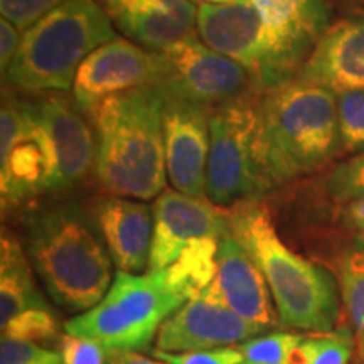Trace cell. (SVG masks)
Segmentation results:
<instances>
[{
    "instance_id": "1",
    "label": "cell",
    "mask_w": 364,
    "mask_h": 364,
    "mask_svg": "<svg viewBox=\"0 0 364 364\" xmlns=\"http://www.w3.org/2000/svg\"><path fill=\"white\" fill-rule=\"evenodd\" d=\"M162 110V91L142 86L112 95L90 112L95 176L108 194L150 201L166 191Z\"/></svg>"
},
{
    "instance_id": "2",
    "label": "cell",
    "mask_w": 364,
    "mask_h": 364,
    "mask_svg": "<svg viewBox=\"0 0 364 364\" xmlns=\"http://www.w3.org/2000/svg\"><path fill=\"white\" fill-rule=\"evenodd\" d=\"M24 248L49 297L68 312L90 311L110 289L112 257L93 218L78 204L31 213L24 223Z\"/></svg>"
},
{
    "instance_id": "3",
    "label": "cell",
    "mask_w": 364,
    "mask_h": 364,
    "mask_svg": "<svg viewBox=\"0 0 364 364\" xmlns=\"http://www.w3.org/2000/svg\"><path fill=\"white\" fill-rule=\"evenodd\" d=\"M260 150L273 191L329 166L343 150L338 95L304 81L260 93Z\"/></svg>"
},
{
    "instance_id": "4",
    "label": "cell",
    "mask_w": 364,
    "mask_h": 364,
    "mask_svg": "<svg viewBox=\"0 0 364 364\" xmlns=\"http://www.w3.org/2000/svg\"><path fill=\"white\" fill-rule=\"evenodd\" d=\"M230 213L231 233L260 267L280 324L309 332L334 331L341 314L334 277L287 247L260 199L235 204Z\"/></svg>"
},
{
    "instance_id": "5",
    "label": "cell",
    "mask_w": 364,
    "mask_h": 364,
    "mask_svg": "<svg viewBox=\"0 0 364 364\" xmlns=\"http://www.w3.org/2000/svg\"><path fill=\"white\" fill-rule=\"evenodd\" d=\"M115 38L98 0H68L22 33L4 80L31 93H65L73 90L81 63Z\"/></svg>"
},
{
    "instance_id": "6",
    "label": "cell",
    "mask_w": 364,
    "mask_h": 364,
    "mask_svg": "<svg viewBox=\"0 0 364 364\" xmlns=\"http://www.w3.org/2000/svg\"><path fill=\"white\" fill-rule=\"evenodd\" d=\"M189 299L169 268L117 272L107 295L93 309L70 318L65 331L98 341L113 351H144L164 322Z\"/></svg>"
},
{
    "instance_id": "7",
    "label": "cell",
    "mask_w": 364,
    "mask_h": 364,
    "mask_svg": "<svg viewBox=\"0 0 364 364\" xmlns=\"http://www.w3.org/2000/svg\"><path fill=\"white\" fill-rule=\"evenodd\" d=\"M258 97V91H250L209 115L206 198L216 206L231 208L270 193L260 150Z\"/></svg>"
},
{
    "instance_id": "8",
    "label": "cell",
    "mask_w": 364,
    "mask_h": 364,
    "mask_svg": "<svg viewBox=\"0 0 364 364\" xmlns=\"http://www.w3.org/2000/svg\"><path fill=\"white\" fill-rule=\"evenodd\" d=\"M258 22L262 71L255 91L282 88L300 70L331 27L327 0H250Z\"/></svg>"
},
{
    "instance_id": "9",
    "label": "cell",
    "mask_w": 364,
    "mask_h": 364,
    "mask_svg": "<svg viewBox=\"0 0 364 364\" xmlns=\"http://www.w3.org/2000/svg\"><path fill=\"white\" fill-rule=\"evenodd\" d=\"M58 193L56 154L31 102L6 97L0 113L2 208Z\"/></svg>"
},
{
    "instance_id": "10",
    "label": "cell",
    "mask_w": 364,
    "mask_h": 364,
    "mask_svg": "<svg viewBox=\"0 0 364 364\" xmlns=\"http://www.w3.org/2000/svg\"><path fill=\"white\" fill-rule=\"evenodd\" d=\"M157 54L162 68L157 88L162 93L188 98L213 110L255 91L247 70L209 48L198 33Z\"/></svg>"
},
{
    "instance_id": "11",
    "label": "cell",
    "mask_w": 364,
    "mask_h": 364,
    "mask_svg": "<svg viewBox=\"0 0 364 364\" xmlns=\"http://www.w3.org/2000/svg\"><path fill=\"white\" fill-rule=\"evenodd\" d=\"M152 211L154 231L147 272L164 270L196 241L221 240L231 228L230 208L216 206L209 199L176 189L164 191Z\"/></svg>"
},
{
    "instance_id": "12",
    "label": "cell",
    "mask_w": 364,
    "mask_h": 364,
    "mask_svg": "<svg viewBox=\"0 0 364 364\" xmlns=\"http://www.w3.org/2000/svg\"><path fill=\"white\" fill-rule=\"evenodd\" d=\"M164 95L162 129L166 171L172 188L194 198H206L209 157V115L204 105L177 95Z\"/></svg>"
},
{
    "instance_id": "13",
    "label": "cell",
    "mask_w": 364,
    "mask_h": 364,
    "mask_svg": "<svg viewBox=\"0 0 364 364\" xmlns=\"http://www.w3.org/2000/svg\"><path fill=\"white\" fill-rule=\"evenodd\" d=\"M161 58L130 39L115 38L95 49L81 63L73 85V98L90 115L97 105L112 95L157 86L161 80Z\"/></svg>"
},
{
    "instance_id": "14",
    "label": "cell",
    "mask_w": 364,
    "mask_h": 364,
    "mask_svg": "<svg viewBox=\"0 0 364 364\" xmlns=\"http://www.w3.org/2000/svg\"><path fill=\"white\" fill-rule=\"evenodd\" d=\"M263 332L231 311L206 287L164 322L157 332L156 348L166 353L209 351L241 344Z\"/></svg>"
},
{
    "instance_id": "15",
    "label": "cell",
    "mask_w": 364,
    "mask_h": 364,
    "mask_svg": "<svg viewBox=\"0 0 364 364\" xmlns=\"http://www.w3.org/2000/svg\"><path fill=\"white\" fill-rule=\"evenodd\" d=\"M31 107L56 154L58 191L80 184L97 159V136L86 113L65 93H48L31 102Z\"/></svg>"
},
{
    "instance_id": "16",
    "label": "cell",
    "mask_w": 364,
    "mask_h": 364,
    "mask_svg": "<svg viewBox=\"0 0 364 364\" xmlns=\"http://www.w3.org/2000/svg\"><path fill=\"white\" fill-rule=\"evenodd\" d=\"M218 272L208 285L209 292L226 304L231 311L263 331L279 322L272 302V292L260 267L230 231L220 240Z\"/></svg>"
},
{
    "instance_id": "17",
    "label": "cell",
    "mask_w": 364,
    "mask_h": 364,
    "mask_svg": "<svg viewBox=\"0 0 364 364\" xmlns=\"http://www.w3.org/2000/svg\"><path fill=\"white\" fill-rule=\"evenodd\" d=\"M112 24L132 43L161 53L198 33L193 0H98Z\"/></svg>"
},
{
    "instance_id": "18",
    "label": "cell",
    "mask_w": 364,
    "mask_h": 364,
    "mask_svg": "<svg viewBox=\"0 0 364 364\" xmlns=\"http://www.w3.org/2000/svg\"><path fill=\"white\" fill-rule=\"evenodd\" d=\"M91 218L118 272L142 273L149 268L154 211L147 203L110 194L95 203Z\"/></svg>"
},
{
    "instance_id": "19",
    "label": "cell",
    "mask_w": 364,
    "mask_h": 364,
    "mask_svg": "<svg viewBox=\"0 0 364 364\" xmlns=\"http://www.w3.org/2000/svg\"><path fill=\"white\" fill-rule=\"evenodd\" d=\"M297 81L334 91L364 90V17H348L332 24Z\"/></svg>"
},
{
    "instance_id": "20",
    "label": "cell",
    "mask_w": 364,
    "mask_h": 364,
    "mask_svg": "<svg viewBox=\"0 0 364 364\" xmlns=\"http://www.w3.org/2000/svg\"><path fill=\"white\" fill-rule=\"evenodd\" d=\"M36 307L49 306L36 287L33 263L19 238L4 228L0 238V324Z\"/></svg>"
},
{
    "instance_id": "21",
    "label": "cell",
    "mask_w": 364,
    "mask_h": 364,
    "mask_svg": "<svg viewBox=\"0 0 364 364\" xmlns=\"http://www.w3.org/2000/svg\"><path fill=\"white\" fill-rule=\"evenodd\" d=\"M334 275L364 364V236L336 258Z\"/></svg>"
},
{
    "instance_id": "22",
    "label": "cell",
    "mask_w": 364,
    "mask_h": 364,
    "mask_svg": "<svg viewBox=\"0 0 364 364\" xmlns=\"http://www.w3.org/2000/svg\"><path fill=\"white\" fill-rule=\"evenodd\" d=\"M356 341L349 329L312 332L304 336L289 364H349Z\"/></svg>"
},
{
    "instance_id": "23",
    "label": "cell",
    "mask_w": 364,
    "mask_h": 364,
    "mask_svg": "<svg viewBox=\"0 0 364 364\" xmlns=\"http://www.w3.org/2000/svg\"><path fill=\"white\" fill-rule=\"evenodd\" d=\"M304 334L299 332H270L238 344L243 356L241 364H289Z\"/></svg>"
},
{
    "instance_id": "24",
    "label": "cell",
    "mask_w": 364,
    "mask_h": 364,
    "mask_svg": "<svg viewBox=\"0 0 364 364\" xmlns=\"http://www.w3.org/2000/svg\"><path fill=\"white\" fill-rule=\"evenodd\" d=\"M2 327V336L31 343H51L59 336V324L49 307H36L17 314Z\"/></svg>"
},
{
    "instance_id": "25",
    "label": "cell",
    "mask_w": 364,
    "mask_h": 364,
    "mask_svg": "<svg viewBox=\"0 0 364 364\" xmlns=\"http://www.w3.org/2000/svg\"><path fill=\"white\" fill-rule=\"evenodd\" d=\"M338 122L343 150H364V90L338 93Z\"/></svg>"
},
{
    "instance_id": "26",
    "label": "cell",
    "mask_w": 364,
    "mask_h": 364,
    "mask_svg": "<svg viewBox=\"0 0 364 364\" xmlns=\"http://www.w3.org/2000/svg\"><path fill=\"white\" fill-rule=\"evenodd\" d=\"M327 193L338 203H354L364 198V150L336 167L327 179Z\"/></svg>"
},
{
    "instance_id": "27",
    "label": "cell",
    "mask_w": 364,
    "mask_h": 364,
    "mask_svg": "<svg viewBox=\"0 0 364 364\" xmlns=\"http://www.w3.org/2000/svg\"><path fill=\"white\" fill-rule=\"evenodd\" d=\"M0 364H63V358L38 343L2 336Z\"/></svg>"
},
{
    "instance_id": "28",
    "label": "cell",
    "mask_w": 364,
    "mask_h": 364,
    "mask_svg": "<svg viewBox=\"0 0 364 364\" xmlns=\"http://www.w3.org/2000/svg\"><path fill=\"white\" fill-rule=\"evenodd\" d=\"M113 349H108L98 341L66 334L59 343L63 364H108Z\"/></svg>"
},
{
    "instance_id": "29",
    "label": "cell",
    "mask_w": 364,
    "mask_h": 364,
    "mask_svg": "<svg viewBox=\"0 0 364 364\" xmlns=\"http://www.w3.org/2000/svg\"><path fill=\"white\" fill-rule=\"evenodd\" d=\"M68 0H0L2 17L12 22L24 33L31 26L43 19L46 14L63 6Z\"/></svg>"
},
{
    "instance_id": "30",
    "label": "cell",
    "mask_w": 364,
    "mask_h": 364,
    "mask_svg": "<svg viewBox=\"0 0 364 364\" xmlns=\"http://www.w3.org/2000/svg\"><path fill=\"white\" fill-rule=\"evenodd\" d=\"M154 358L166 364H241L243 356L238 346L209 349V351H191V353H166L152 351Z\"/></svg>"
},
{
    "instance_id": "31",
    "label": "cell",
    "mask_w": 364,
    "mask_h": 364,
    "mask_svg": "<svg viewBox=\"0 0 364 364\" xmlns=\"http://www.w3.org/2000/svg\"><path fill=\"white\" fill-rule=\"evenodd\" d=\"M22 34L12 22L7 19L0 21V66H2V75L11 66L14 56L21 46Z\"/></svg>"
},
{
    "instance_id": "32",
    "label": "cell",
    "mask_w": 364,
    "mask_h": 364,
    "mask_svg": "<svg viewBox=\"0 0 364 364\" xmlns=\"http://www.w3.org/2000/svg\"><path fill=\"white\" fill-rule=\"evenodd\" d=\"M108 364H166L157 358L150 359L136 351H112Z\"/></svg>"
},
{
    "instance_id": "33",
    "label": "cell",
    "mask_w": 364,
    "mask_h": 364,
    "mask_svg": "<svg viewBox=\"0 0 364 364\" xmlns=\"http://www.w3.org/2000/svg\"><path fill=\"white\" fill-rule=\"evenodd\" d=\"M346 218L356 230L364 233V198L349 204L348 211H346Z\"/></svg>"
},
{
    "instance_id": "34",
    "label": "cell",
    "mask_w": 364,
    "mask_h": 364,
    "mask_svg": "<svg viewBox=\"0 0 364 364\" xmlns=\"http://www.w3.org/2000/svg\"><path fill=\"white\" fill-rule=\"evenodd\" d=\"M204 4H213V6H223V4H231L235 0H203Z\"/></svg>"
}]
</instances>
